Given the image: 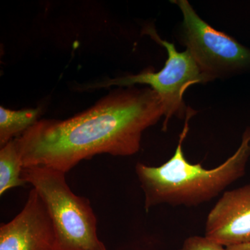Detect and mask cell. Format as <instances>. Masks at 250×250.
Segmentation results:
<instances>
[{"label": "cell", "mask_w": 250, "mask_h": 250, "mask_svg": "<svg viewBox=\"0 0 250 250\" xmlns=\"http://www.w3.org/2000/svg\"><path fill=\"white\" fill-rule=\"evenodd\" d=\"M164 116L152 88L113 90L93 106L69 119H42L16 138L23 167L41 166L66 174L100 154L134 155L143 131Z\"/></svg>", "instance_id": "obj_1"}, {"label": "cell", "mask_w": 250, "mask_h": 250, "mask_svg": "<svg viewBox=\"0 0 250 250\" xmlns=\"http://www.w3.org/2000/svg\"><path fill=\"white\" fill-rule=\"evenodd\" d=\"M195 113L188 108L177 149L168 161L158 167L136 164V173L144 192L147 212L157 205L193 207L210 201L246 172L250 156V128L243 134L236 152L218 167L206 169L186 159L183 143L188 132L189 121Z\"/></svg>", "instance_id": "obj_2"}, {"label": "cell", "mask_w": 250, "mask_h": 250, "mask_svg": "<svg viewBox=\"0 0 250 250\" xmlns=\"http://www.w3.org/2000/svg\"><path fill=\"white\" fill-rule=\"evenodd\" d=\"M22 178L44 202L53 222L56 250H106L97 233L90 202L67 185L65 173L41 166L23 167Z\"/></svg>", "instance_id": "obj_3"}, {"label": "cell", "mask_w": 250, "mask_h": 250, "mask_svg": "<svg viewBox=\"0 0 250 250\" xmlns=\"http://www.w3.org/2000/svg\"><path fill=\"white\" fill-rule=\"evenodd\" d=\"M145 31L167 50V59L160 71L154 72L146 70L138 75L119 77L88 85L87 88H105L111 85H149L159 95L164 106L165 121L163 129L166 130L169 119L172 117L183 118L187 116L188 108L184 104V94L187 88L190 85L205 83L213 80L202 71L188 49L178 52L173 43L161 39L152 27H147Z\"/></svg>", "instance_id": "obj_4"}, {"label": "cell", "mask_w": 250, "mask_h": 250, "mask_svg": "<svg viewBox=\"0 0 250 250\" xmlns=\"http://www.w3.org/2000/svg\"><path fill=\"white\" fill-rule=\"evenodd\" d=\"M183 14L182 42L214 80L250 65V50L204 21L187 0L174 1Z\"/></svg>", "instance_id": "obj_5"}, {"label": "cell", "mask_w": 250, "mask_h": 250, "mask_svg": "<svg viewBox=\"0 0 250 250\" xmlns=\"http://www.w3.org/2000/svg\"><path fill=\"white\" fill-rule=\"evenodd\" d=\"M0 250H56V232L47 207L34 188L22 210L0 227Z\"/></svg>", "instance_id": "obj_6"}, {"label": "cell", "mask_w": 250, "mask_h": 250, "mask_svg": "<svg viewBox=\"0 0 250 250\" xmlns=\"http://www.w3.org/2000/svg\"><path fill=\"white\" fill-rule=\"evenodd\" d=\"M205 236L226 248L250 243V184L224 192L207 216Z\"/></svg>", "instance_id": "obj_7"}, {"label": "cell", "mask_w": 250, "mask_h": 250, "mask_svg": "<svg viewBox=\"0 0 250 250\" xmlns=\"http://www.w3.org/2000/svg\"><path fill=\"white\" fill-rule=\"evenodd\" d=\"M41 108L13 111L0 107V146L1 147L10 141L19 137L33 126L40 116Z\"/></svg>", "instance_id": "obj_8"}, {"label": "cell", "mask_w": 250, "mask_h": 250, "mask_svg": "<svg viewBox=\"0 0 250 250\" xmlns=\"http://www.w3.org/2000/svg\"><path fill=\"white\" fill-rule=\"evenodd\" d=\"M23 164L16 139L1 147L0 150V195L10 189L24 187L22 178Z\"/></svg>", "instance_id": "obj_9"}, {"label": "cell", "mask_w": 250, "mask_h": 250, "mask_svg": "<svg viewBox=\"0 0 250 250\" xmlns=\"http://www.w3.org/2000/svg\"><path fill=\"white\" fill-rule=\"evenodd\" d=\"M179 250H228L207 237L194 236L186 239Z\"/></svg>", "instance_id": "obj_10"}, {"label": "cell", "mask_w": 250, "mask_h": 250, "mask_svg": "<svg viewBox=\"0 0 250 250\" xmlns=\"http://www.w3.org/2000/svg\"><path fill=\"white\" fill-rule=\"evenodd\" d=\"M228 250H250V243L248 244L241 245V246L230 247L227 248Z\"/></svg>", "instance_id": "obj_11"}]
</instances>
